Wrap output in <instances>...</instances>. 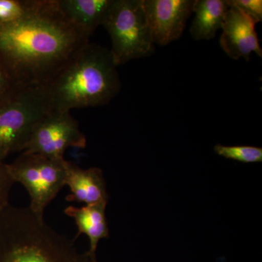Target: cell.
<instances>
[{
  "label": "cell",
  "instance_id": "1",
  "mask_svg": "<svg viewBox=\"0 0 262 262\" xmlns=\"http://www.w3.org/2000/svg\"><path fill=\"white\" fill-rule=\"evenodd\" d=\"M58 0H32L23 18L0 26V63L17 88L45 85L89 42Z\"/></svg>",
  "mask_w": 262,
  "mask_h": 262
},
{
  "label": "cell",
  "instance_id": "2",
  "mask_svg": "<svg viewBox=\"0 0 262 262\" xmlns=\"http://www.w3.org/2000/svg\"><path fill=\"white\" fill-rule=\"evenodd\" d=\"M110 50L88 43L44 87L52 113L107 104L121 83Z\"/></svg>",
  "mask_w": 262,
  "mask_h": 262
},
{
  "label": "cell",
  "instance_id": "3",
  "mask_svg": "<svg viewBox=\"0 0 262 262\" xmlns=\"http://www.w3.org/2000/svg\"><path fill=\"white\" fill-rule=\"evenodd\" d=\"M0 262H97L27 208L0 209Z\"/></svg>",
  "mask_w": 262,
  "mask_h": 262
},
{
  "label": "cell",
  "instance_id": "4",
  "mask_svg": "<svg viewBox=\"0 0 262 262\" xmlns=\"http://www.w3.org/2000/svg\"><path fill=\"white\" fill-rule=\"evenodd\" d=\"M51 113L44 85L18 88L0 103V161L24 151L34 127Z\"/></svg>",
  "mask_w": 262,
  "mask_h": 262
},
{
  "label": "cell",
  "instance_id": "5",
  "mask_svg": "<svg viewBox=\"0 0 262 262\" xmlns=\"http://www.w3.org/2000/svg\"><path fill=\"white\" fill-rule=\"evenodd\" d=\"M103 26L110 34V52L117 67L154 52L144 0H114Z\"/></svg>",
  "mask_w": 262,
  "mask_h": 262
},
{
  "label": "cell",
  "instance_id": "6",
  "mask_svg": "<svg viewBox=\"0 0 262 262\" xmlns=\"http://www.w3.org/2000/svg\"><path fill=\"white\" fill-rule=\"evenodd\" d=\"M68 162L24 151L8 164L13 182L21 184L28 192L29 209L39 220H44L45 210L64 187Z\"/></svg>",
  "mask_w": 262,
  "mask_h": 262
},
{
  "label": "cell",
  "instance_id": "7",
  "mask_svg": "<svg viewBox=\"0 0 262 262\" xmlns=\"http://www.w3.org/2000/svg\"><path fill=\"white\" fill-rule=\"evenodd\" d=\"M86 145L85 136L70 113H51L34 127L24 151L63 159L69 148L82 149Z\"/></svg>",
  "mask_w": 262,
  "mask_h": 262
},
{
  "label": "cell",
  "instance_id": "8",
  "mask_svg": "<svg viewBox=\"0 0 262 262\" xmlns=\"http://www.w3.org/2000/svg\"><path fill=\"white\" fill-rule=\"evenodd\" d=\"M195 0H144L154 44L167 46L179 39L193 13Z\"/></svg>",
  "mask_w": 262,
  "mask_h": 262
},
{
  "label": "cell",
  "instance_id": "9",
  "mask_svg": "<svg viewBox=\"0 0 262 262\" xmlns=\"http://www.w3.org/2000/svg\"><path fill=\"white\" fill-rule=\"evenodd\" d=\"M256 24L251 17L230 4L222 27L220 38L221 47L227 56L234 60L244 58L249 61L251 53H255L262 58V48L255 29Z\"/></svg>",
  "mask_w": 262,
  "mask_h": 262
},
{
  "label": "cell",
  "instance_id": "10",
  "mask_svg": "<svg viewBox=\"0 0 262 262\" xmlns=\"http://www.w3.org/2000/svg\"><path fill=\"white\" fill-rule=\"evenodd\" d=\"M65 185L70 189L67 201H77L84 206L108 204L106 181L101 168H81L68 162Z\"/></svg>",
  "mask_w": 262,
  "mask_h": 262
},
{
  "label": "cell",
  "instance_id": "11",
  "mask_svg": "<svg viewBox=\"0 0 262 262\" xmlns=\"http://www.w3.org/2000/svg\"><path fill=\"white\" fill-rule=\"evenodd\" d=\"M107 204L93 205L77 207L70 206L64 210V213L75 220L78 228V237L81 234H85L89 237L90 247L88 254L94 259H96V250L100 241L108 238L107 220L106 209Z\"/></svg>",
  "mask_w": 262,
  "mask_h": 262
},
{
  "label": "cell",
  "instance_id": "12",
  "mask_svg": "<svg viewBox=\"0 0 262 262\" xmlns=\"http://www.w3.org/2000/svg\"><path fill=\"white\" fill-rule=\"evenodd\" d=\"M114 0H58L66 18L87 35L102 25Z\"/></svg>",
  "mask_w": 262,
  "mask_h": 262
},
{
  "label": "cell",
  "instance_id": "13",
  "mask_svg": "<svg viewBox=\"0 0 262 262\" xmlns=\"http://www.w3.org/2000/svg\"><path fill=\"white\" fill-rule=\"evenodd\" d=\"M230 4L229 0H195L190 34L195 40H208L222 29Z\"/></svg>",
  "mask_w": 262,
  "mask_h": 262
},
{
  "label": "cell",
  "instance_id": "14",
  "mask_svg": "<svg viewBox=\"0 0 262 262\" xmlns=\"http://www.w3.org/2000/svg\"><path fill=\"white\" fill-rule=\"evenodd\" d=\"M214 151L226 159L235 160L244 163H261L262 149L253 146L215 145Z\"/></svg>",
  "mask_w": 262,
  "mask_h": 262
},
{
  "label": "cell",
  "instance_id": "15",
  "mask_svg": "<svg viewBox=\"0 0 262 262\" xmlns=\"http://www.w3.org/2000/svg\"><path fill=\"white\" fill-rule=\"evenodd\" d=\"M31 3L32 0H0V26L14 23L23 18Z\"/></svg>",
  "mask_w": 262,
  "mask_h": 262
},
{
  "label": "cell",
  "instance_id": "16",
  "mask_svg": "<svg viewBox=\"0 0 262 262\" xmlns=\"http://www.w3.org/2000/svg\"><path fill=\"white\" fill-rule=\"evenodd\" d=\"M229 3L251 17L256 24L261 21V0H229Z\"/></svg>",
  "mask_w": 262,
  "mask_h": 262
},
{
  "label": "cell",
  "instance_id": "17",
  "mask_svg": "<svg viewBox=\"0 0 262 262\" xmlns=\"http://www.w3.org/2000/svg\"><path fill=\"white\" fill-rule=\"evenodd\" d=\"M14 183L10 177L8 164L0 161V209L9 205L10 192Z\"/></svg>",
  "mask_w": 262,
  "mask_h": 262
},
{
  "label": "cell",
  "instance_id": "18",
  "mask_svg": "<svg viewBox=\"0 0 262 262\" xmlns=\"http://www.w3.org/2000/svg\"><path fill=\"white\" fill-rule=\"evenodd\" d=\"M18 88L10 80L9 76L0 63V103L9 97Z\"/></svg>",
  "mask_w": 262,
  "mask_h": 262
}]
</instances>
